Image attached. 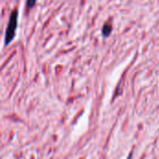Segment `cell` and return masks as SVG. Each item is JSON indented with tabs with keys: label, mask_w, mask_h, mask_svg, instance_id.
Segmentation results:
<instances>
[{
	"label": "cell",
	"mask_w": 159,
	"mask_h": 159,
	"mask_svg": "<svg viewBox=\"0 0 159 159\" xmlns=\"http://www.w3.org/2000/svg\"><path fill=\"white\" fill-rule=\"evenodd\" d=\"M18 18H19V11L17 8H15L12 10L8 19L6 33H5V39H4L5 46L9 45L15 37L16 30L18 27Z\"/></svg>",
	"instance_id": "obj_1"
},
{
	"label": "cell",
	"mask_w": 159,
	"mask_h": 159,
	"mask_svg": "<svg viewBox=\"0 0 159 159\" xmlns=\"http://www.w3.org/2000/svg\"><path fill=\"white\" fill-rule=\"evenodd\" d=\"M37 0H26V7L27 8H33L35 4H36Z\"/></svg>",
	"instance_id": "obj_3"
},
{
	"label": "cell",
	"mask_w": 159,
	"mask_h": 159,
	"mask_svg": "<svg viewBox=\"0 0 159 159\" xmlns=\"http://www.w3.org/2000/svg\"><path fill=\"white\" fill-rule=\"evenodd\" d=\"M112 29H113V27H112V25L110 23H105L102 26V36L103 37L110 36V34L112 33Z\"/></svg>",
	"instance_id": "obj_2"
}]
</instances>
